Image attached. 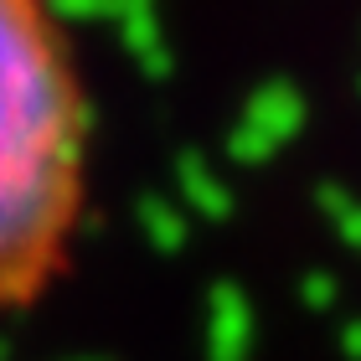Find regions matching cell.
<instances>
[{
  "label": "cell",
  "instance_id": "1",
  "mask_svg": "<svg viewBox=\"0 0 361 361\" xmlns=\"http://www.w3.org/2000/svg\"><path fill=\"white\" fill-rule=\"evenodd\" d=\"M93 191V109L57 0H0V320L73 264Z\"/></svg>",
  "mask_w": 361,
  "mask_h": 361
}]
</instances>
